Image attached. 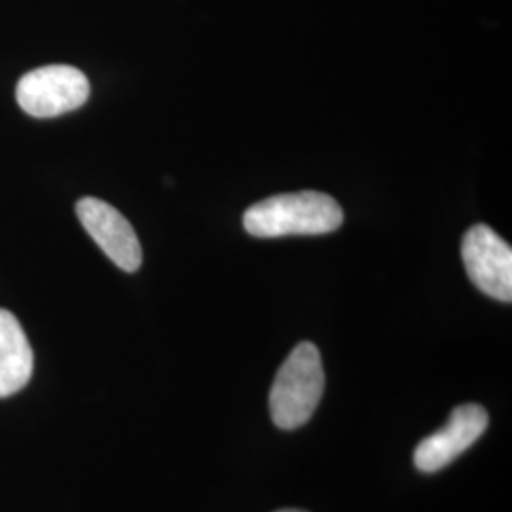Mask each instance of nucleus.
I'll return each instance as SVG.
<instances>
[{"label":"nucleus","instance_id":"f257e3e1","mask_svg":"<svg viewBox=\"0 0 512 512\" xmlns=\"http://www.w3.org/2000/svg\"><path fill=\"white\" fill-rule=\"evenodd\" d=\"M344 211L327 194L304 190L251 205L243 215L245 230L255 238L319 236L342 226Z\"/></svg>","mask_w":512,"mask_h":512},{"label":"nucleus","instance_id":"6e6552de","mask_svg":"<svg viewBox=\"0 0 512 512\" xmlns=\"http://www.w3.org/2000/svg\"><path fill=\"white\" fill-rule=\"evenodd\" d=\"M275 512H306V511H298V509H285V511H275Z\"/></svg>","mask_w":512,"mask_h":512},{"label":"nucleus","instance_id":"0eeeda50","mask_svg":"<svg viewBox=\"0 0 512 512\" xmlns=\"http://www.w3.org/2000/svg\"><path fill=\"white\" fill-rule=\"evenodd\" d=\"M35 357L18 317L0 310V399L12 397L29 384Z\"/></svg>","mask_w":512,"mask_h":512},{"label":"nucleus","instance_id":"39448f33","mask_svg":"<svg viewBox=\"0 0 512 512\" xmlns=\"http://www.w3.org/2000/svg\"><path fill=\"white\" fill-rule=\"evenodd\" d=\"M488 427V412L480 404L456 406L448 421L425 437L414 452V465L421 473H437L471 448Z\"/></svg>","mask_w":512,"mask_h":512},{"label":"nucleus","instance_id":"f03ea898","mask_svg":"<svg viewBox=\"0 0 512 512\" xmlns=\"http://www.w3.org/2000/svg\"><path fill=\"white\" fill-rule=\"evenodd\" d=\"M325 391L321 353L302 342L281 365L270 391V414L279 429L293 431L310 421Z\"/></svg>","mask_w":512,"mask_h":512},{"label":"nucleus","instance_id":"423d86ee","mask_svg":"<svg viewBox=\"0 0 512 512\" xmlns=\"http://www.w3.org/2000/svg\"><path fill=\"white\" fill-rule=\"evenodd\" d=\"M76 215L101 251L124 272H137L143 264V249L129 220L110 203L82 198Z\"/></svg>","mask_w":512,"mask_h":512},{"label":"nucleus","instance_id":"7ed1b4c3","mask_svg":"<svg viewBox=\"0 0 512 512\" xmlns=\"http://www.w3.org/2000/svg\"><path fill=\"white\" fill-rule=\"evenodd\" d=\"M90 97V80L71 65H48L18 82L19 107L35 118H55L80 109Z\"/></svg>","mask_w":512,"mask_h":512},{"label":"nucleus","instance_id":"20e7f679","mask_svg":"<svg viewBox=\"0 0 512 512\" xmlns=\"http://www.w3.org/2000/svg\"><path fill=\"white\" fill-rule=\"evenodd\" d=\"M467 274L476 287L499 302L512 300V249L486 224L473 226L461 243Z\"/></svg>","mask_w":512,"mask_h":512}]
</instances>
